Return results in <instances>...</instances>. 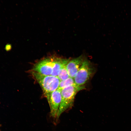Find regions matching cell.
Masks as SVG:
<instances>
[{
	"label": "cell",
	"instance_id": "obj_4",
	"mask_svg": "<svg viewBox=\"0 0 131 131\" xmlns=\"http://www.w3.org/2000/svg\"><path fill=\"white\" fill-rule=\"evenodd\" d=\"M56 57H51L45 58L36 63L33 71L46 75H51Z\"/></svg>",
	"mask_w": 131,
	"mask_h": 131
},
{
	"label": "cell",
	"instance_id": "obj_10",
	"mask_svg": "<svg viewBox=\"0 0 131 131\" xmlns=\"http://www.w3.org/2000/svg\"><path fill=\"white\" fill-rule=\"evenodd\" d=\"M11 48V46L9 44H7L5 46V49L7 51L10 50Z\"/></svg>",
	"mask_w": 131,
	"mask_h": 131
},
{
	"label": "cell",
	"instance_id": "obj_6",
	"mask_svg": "<svg viewBox=\"0 0 131 131\" xmlns=\"http://www.w3.org/2000/svg\"><path fill=\"white\" fill-rule=\"evenodd\" d=\"M85 58L81 55L70 60L66 66V67L69 77L74 78L81 68Z\"/></svg>",
	"mask_w": 131,
	"mask_h": 131
},
{
	"label": "cell",
	"instance_id": "obj_1",
	"mask_svg": "<svg viewBox=\"0 0 131 131\" xmlns=\"http://www.w3.org/2000/svg\"><path fill=\"white\" fill-rule=\"evenodd\" d=\"M31 72L42 87L48 101L52 93L58 89L60 81L57 76L45 75L33 71Z\"/></svg>",
	"mask_w": 131,
	"mask_h": 131
},
{
	"label": "cell",
	"instance_id": "obj_5",
	"mask_svg": "<svg viewBox=\"0 0 131 131\" xmlns=\"http://www.w3.org/2000/svg\"><path fill=\"white\" fill-rule=\"evenodd\" d=\"M61 99V91L57 89L51 94L48 101L50 109V114L54 118H57Z\"/></svg>",
	"mask_w": 131,
	"mask_h": 131
},
{
	"label": "cell",
	"instance_id": "obj_7",
	"mask_svg": "<svg viewBox=\"0 0 131 131\" xmlns=\"http://www.w3.org/2000/svg\"><path fill=\"white\" fill-rule=\"evenodd\" d=\"M70 60L69 59L56 57L51 75L57 76L61 69L63 66L66 65Z\"/></svg>",
	"mask_w": 131,
	"mask_h": 131
},
{
	"label": "cell",
	"instance_id": "obj_8",
	"mask_svg": "<svg viewBox=\"0 0 131 131\" xmlns=\"http://www.w3.org/2000/svg\"><path fill=\"white\" fill-rule=\"evenodd\" d=\"M71 86L77 87H82L77 85L75 83L74 78L69 77L65 80L60 81L57 89L61 91L62 89Z\"/></svg>",
	"mask_w": 131,
	"mask_h": 131
},
{
	"label": "cell",
	"instance_id": "obj_9",
	"mask_svg": "<svg viewBox=\"0 0 131 131\" xmlns=\"http://www.w3.org/2000/svg\"><path fill=\"white\" fill-rule=\"evenodd\" d=\"M66 65L62 68L57 76L60 81L65 80L70 77L66 69Z\"/></svg>",
	"mask_w": 131,
	"mask_h": 131
},
{
	"label": "cell",
	"instance_id": "obj_2",
	"mask_svg": "<svg viewBox=\"0 0 131 131\" xmlns=\"http://www.w3.org/2000/svg\"><path fill=\"white\" fill-rule=\"evenodd\" d=\"M84 89L82 87H77L71 86L61 90V99L58 110L57 119L64 111L72 107L73 104L75 96L78 91Z\"/></svg>",
	"mask_w": 131,
	"mask_h": 131
},
{
	"label": "cell",
	"instance_id": "obj_3",
	"mask_svg": "<svg viewBox=\"0 0 131 131\" xmlns=\"http://www.w3.org/2000/svg\"><path fill=\"white\" fill-rule=\"evenodd\" d=\"M94 68L90 61L86 59L74 78L76 84L82 86L89 79L94 71Z\"/></svg>",
	"mask_w": 131,
	"mask_h": 131
}]
</instances>
